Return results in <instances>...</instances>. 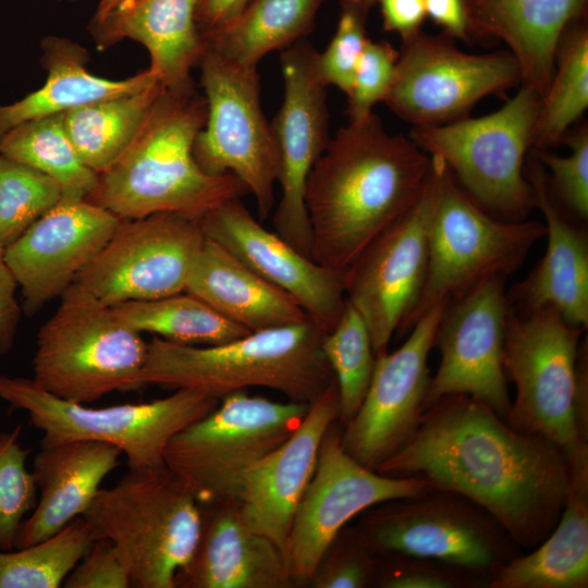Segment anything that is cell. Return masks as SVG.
Listing matches in <instances>:
<instances>
[{
	"label": "cell",
	"instance_id": "6da1fadb",
	"mask_svg": "<svg viewBox=\"0 0 588 588\" xmlns=\"http://www.w3.org/2000/svg\"><path fill=\"white\" fill-rule=\"evenodd\" d=\"M378 473L418 477L486 510L523 550L559 522L567 487L565 455L553 443L511 426L466 394L427 407L411 439Z\"/></svg>",
	"mask_w": 588,
	"mask_h": 588
},
{
	"label": "cell",
	"instance_id": "7a4b0ae2",
	"mask_svg": "<svg viewBox=\"0 0 588 588\" xmlns=\"http://www.w3.org/2000/svg\"><path fill=\"white\" fill-rule=\"evenodd\" d=\"M431 158L411 138L392 135L371 112L330 140L306 183L310 257L344 271L417 200Z\"/></svg>",
	"mask_w": 588,
	"mask_h": 588
},
{
	"label": "cell",
	"instance_id": "3957f363",
	"mask_svg": "<svg viewBox=\"0 0 588 588\" xmlns=\"http://www.w3.org/2000/svg\"><path fill=\"white\" fill-rule=\"evenodd\" d=\"M206 117L207 102L196 87L163 89L125 151L98 174L86 200L120 219L159 212L201 219L249 194L235 175H210L197 164L193 147Z\"/></svg>",
	"mask_w": 588,
	"mask_h": 588
},
{
	"label": "cell",
	"instance_id": "277c9868",
	"mask_svg": "<svg viewBox=\"0 0 588 588\" xmlns=\"http://www.w3.org/2000/svg\"><path fill=\"white\" fill-rule=\"evenodd\" d=\"M324 334L308 319L217 345L155 336L147 343L140 382L143 387L200 390L218 399L260 387L289 401L310 404L334 381L321 347Z\"/></svg>",
	"mask_w": 588,
	"mask_h": 588
},
{
	"label": "cell",
	"instance_id": "5b68a950",
	"mask_svg": "<svg viewBox=\"0 0 588 588\" xmlns=\"http://www.w3.org/2000/svg\"><path fill=\"white\" fill-rule=\"evenodd\" d=\"M584 329L553 307L510 308L502 353L516 388L506 421L539 436L566 456L588 445V363Z\"/></svg>",
	"mask_w": 588,
	"mask_h": 588
},
{
	"label": "cell",
	"instance_id": "8992f818",
	"mask_svg": "<svg viewBox=\"0 0 588 588\" xmlns=\"http://www.w3.org/2000/svg\"><path fill=\"white\" fill-rule=\"evenodd\" d=\"M83 517L96 540L118 548L135 588H175L201 532L198 500L166 464L130 468L99 489Z\"/></svg>",
	"mask_w": 588,
	"mask_h": 588
},
{
	"label": "cell",
	"instance_id": "52a82bcc",
	"mask_svg": "<svg viewBox=\"0 0 588 588\" xmlns=\"http://www.w3.org/2000/svg\"><path fill=\"white\" fill-rule=\"evenodd\" d=\"M430 158L433 191L427 228V273L401 336L430 308L448 305L487 278H507L546 236L542 222L509 221L486 211L460 186L441 158Z\"/></svg>",
	"mask_w": 588,
	"mask_h": 588
},
{
	"label": "cell",
	"instance_id": "ba28073f",
	"mask_svg": "<svg viewBox=\"0 0 588 588\" xmlns=\"http://www.w3.org/2000/svg\"><path fill=\"white\" fill-rule=\"evenodd\" d=\"M146 356L142 334L74 282L38 331L32 379L53 396L87 405L143 388Z\"/></svg>",
	"mask_w": 588,
	"mask_h": 588
},
{
	"label": "cell",
	"instance_id": "9c48e42d",
	"mask_svg": "<svg viewBox=\"0 0 588 588\" xmlns=\"http://www.w3.org/2000/svg\"><path fill=\"white\" fill-rule=\"evenodd\" d=\"M364 513L357 530L375 553L434 561L480 588L523 553L493 516L453 491L433 488Z\"/></svg>",
	"mask_w": 588,
	"mask_h": 588
},
{
	"label": "cell",
	"instance_id": "30bf717a",
	"mask_svg": "<svg viewBox=\"0 0 588 588\" xmlns=\"http://www.w3.org/2000/svg\"><path fill=\"white\" fill-rule=\"evenodd\" d=\"M540 105L541 97L522 85L498 111L442 125L413 126L409 138L427 155L441 158L486 211L522 221L536 207L524 158Z\"/></svg>",
	"mask_w": 588,
	"mask_h": 588
},
{
	"label": "cell",
	"instance_id": "8fae6325",
	"mask_svg": "<svg viewBox=\"0 0 588 588\" xmlns=\"http://www.w3.org/2000/svg\"><path fill=\"white\" fill-rule=\"evenodd\" d=\"M0 399L24 411L42 432L41 446L97 441L118 448L130 468L164 464L172 437L217 407L220 399L195 389L137 404L89 407L61 400L33 379L0 375Z\"/></svg>",
	"mask_w": 588,
	"mask_h": 588
},
{
	"label": "cell",
	"instance_id": "7c38bea8",
	"mask_svg": "<svg viewBox=\"0 0 588 588\" xmlns=\"http://www.w3.org/2000/svg\"><path fill=\"white\" fill-rule=\"evenodd\" d=\"M308 407L249 395L246 390L229 393L209 414L172 437L164 464L199 503L236 501L249 469L293 433Z\"/></svg>",
	"mask_w": 588,
	"mask_h": 588
},
{
	"label": "cell",
	"instance_id": "4fadbf2b",
	"mask_svg": "<svg viewBox=\"0 0 588 588\" xmlns=\"http://www.w3.org/2000/svg\"><path fill=\"white\" fill-rule=\"evenodd\" d=\"M197 66L207 117L194 158L207 174L238 177L265 220L274 205L279 154L262 110L257 66L230 61L206 46Z\"/></svg>",
	"mask_w": 588,
	"mask_h": 588
},
{
	"label": "cell",
	"instance_id": "5bb4252c",
	"mask_svg": "<svg viewBox=\"0 0 588 588\" xmlns=\"http://www.w3.org/2000/svg\"><path fill=\"white\" fill-rule=\"evenodd\" d=\"M517 83L519 68L509 50L467 53L444 34L419 32L403 42L383 102L414 126L442 125L466 118L480 99Z\"/></svg>",
	"mask_w": 588,
	"mask_h": 588
},
{
	"label": "cell",
	"instance_id": "9a60e30c",
	"mask_svg": "<svg viewBox=\"0 0 588 588\" xmlns=\"http://www.w3.org/2000/svg\"><path fill=\"white\" fill-rule=\"evenodd\" d=\"M333 425L322 439L287 538L285 553L293 583H310L341 530L358 514L436 488L422 478L391 477L367 468L344 450Z\"/></svg>",
	"mask_w": 588,
	"mask_h": 588
},
{
	"label": "cell",
	"instance_id": "2e32d148",
	"mask_svg": "<svg viewBox=\"0 0 588 588\" xmlns=\"http://www.w3.org/2000/svg\"><path fill=\"white\" fill-rule=\"evenodd\" d=\"M205 240L200 219L181 213L121 219L75 282L110 307L177 294Z\"/></svg>",
	"mask_w": 588,
	"mask_h": 588
},
{
	"label": "cell",
	"instance_id": "e0dca14e",
	"mask_svg": "<svg viewBox=\"0 0 588 588\" xmlns=\"http://www.w3.org/2000/svg\"><path fill=\"white\" fill-rule=\"evenodd\" d=\"M317 54L307 40L281 51L283 99L270 122L279 154L281 188L272 218L274 232L309 257L311 234L305 205L306 183L330 140L327 86L317 72Z\"/></svg>",
	"mask_w": 588,
	"mask_h": 588
},
{
	"label": "cell",
	"instance_id": "ac0fdd59",
	"mask_svg": "<svg viewBox=\"0 0 588 588\" xmlns=\"http://www.w3.org/2000/svg\"><path fill=\"white\" fill-rule=\"evenodd\" d=\"M445 306L421 315L395 351L376 355L365 397L341 434L344 450L367 468L377 470L420 422L431 381L428 357Z\"/></svg>",
	"mask_w": 588,
	"mask_h": 588
},
{
	"label": "cell",
	"instance_id": "d6986e66",
	"mask_svg": "<svg viewBox=\"0 0 588 588\" xmlns=\"http://www.w3.org/2000/svg\"><path fill=\"white\" fill-rule=\"evenodd\" d=\"M430 169L414 205L377 236L344 271L346 299L366 321L376 355L401 336L426 279L427 228L432 199Z\"/></svg>",
	"mask_w": 588,
	"mask_h": 588
},
{
	"label": "cell",
	"instance_id": "ffe728a7",
	"mask_svg": "<svg viewBox=\"0 0 588 588\" xmlns=\"http://www.w3.org/2000/svg\"><path fill=\"white\" fill-rule=\"evenodd\" d=\"M505 280L487 278L445 306L434 338L440 363L425 409L445 395L466 394L506 418L512 401L502 364L511 308Z\"/></svg>",
	"mask_w": 588,
	"mask_h": 588
},
{
	"label": "cell",
	"instance_id": "44dd1931",
	"mask_svg": "<svg viewBox=\"0 0 588 588\" xmlns=\"http://www.w3.org/2000/svg\"><path fill=\"white\" fill-rule=\"evenodd\" d=\"M121 219L86 199H63L4 249L21 289L23 309L33 315L60 297L95 259Z\"/></svg>",
	"mask_w": 588,
	"mask_h": 588
},
{
	"label": "cell",
	"instance_id": "7402d4cb",
	"mask_svg": "<svg viewBox=\"0 0 588 588\" xmlns=\"http://www.w3.org/2000/svg\"><path fill=\"white\" fill-rule=\"evenodd\" d=\"M200 222L207 237L289 294L322 331L336 324L346 303L344 273L318 264L267 230L241 198L223 203Z\"/></svg>",
	"mask_w": 588,
	"mask_h": 588
},
{
	"label": "cell",
	"instance_id": "603a6c76",
	"mask_svg": "<svg viewBox=\"0 0 588 588\" xmlns=\"http://www.w3.org/2000/svg\"><path fill=\"white\" fill-rule=\"evenodd\" d=\"M339 415L334 380L309 404L293 433L244 478L235 501L242 517L284 551L296 509L315 471L322 439Z\"/></svg>",
	"mask_w": 588,
	"mask_h": 588
},
{
	"label": "cell",
	"instance_id": "cb8c5ba5",
	"mask_svg": "<svg viewBox=\"0 0 588 588\" xmlns=\"http://www.w3.org/2000/svg\"><path fill=\"white\" fill-rule=\"evenodd\" d=\"M525 175L536 207L544 218L547 247L541 260L526 279L507 294L510 306L518 311L555 308L571 324L588 327V235L572 224L553 198L543 167L532 158Z\"/></svg>",
	"mask_w": 588,
	"mask_h": 588
},
{
	"label": "cell",
	"instance_id": "d4e9b609",
	"mask_svg": "<svg viewBox=\"0 0 588 588\" xmlns=\"http://www.w3.org/2000/svg\"><path fill=\"white\" fill-rule=\"evenodd\" d=\"M201 505V532L191 562L177 574L184 588H286L293 583L286 553L253 529L236 502Z\"/></svg>",
	"mask_w": 588,
	"mask_h": 588
},
{
	"label": "cell",
	"instance_id": "484cf974",
	"mask_svg": "<svg viewBox=\"0 0 588 588\" xmlns=\"http://www.w3.org/2000/svg\"><path fill=\"white\" fill-rule=\"evenodd\" d=\"M198 0H124L87 29L99 50L131 39L150 58L148 70L167 90L195 88L192 70L205 49L195 12Z\"/></svg>",
	"mask_w": 588,
	"mask_h": 588
},
{
	"label": "cell",
	"instance_id": "4316f807",
	"mask_svg": "<svg viewBox=\"0 0 588 588\" xmlns=\"http://www.w3.org/2000/svg\"><path fill=\"white\" fill-rule=\"evenodd\" d=\"M469 35L503 41L520 83L544 96L566 27L586 16L587 0H464Z\"/></svg>",
	"mask_w": 588,
	"mask_h": 588
},
{
	"label": "cell",
	"instance_id": "83f0119b",
	"mask_svg": "<svg viewBox=\"0 0 588 588\" xmlns=\"http://www.w3.org/2000/svg\"><path fill=\"white\" fill-rule=\"evenodd\" d=\"M121 454L97 441L41 446L32 471L39 499L23 520L14 549L45 540L83 516L103 479L119 466Z\"/></svg>",
	"mask_w": 588,
	"mask_h": 588
},
{
	"label": "cell",
	"instance_id": "f1b7e54d",
	"mask_svg": "<svg viewBox=\"0 0 588 588\" xmlns=\"http://www.w3.org/2000/svg\"><path fill=\"white\" fill-rule=\"evenodd\" d=\"M565 458L568 480L558 524L528 554L505 564L488 588L588 587V445Z\"/></svg>",
	"mask_w": 588,
	"mask_h": 588
},
{
	"label": "cell",
	"instance_id": "f546056e",
	"mask_svg": "<svg viewBox=\"0 0 588 588\" xmlns=\"http://www.w3.org/2000/svg\"><path fill=\"white\" fill-rule=\"evenodd\" d=\"M184 292L249 332L309 319L289 294L207 236L191 266Z\"/></svg>",
	"mask_w": 588,
	"mask_h": 588
},
{
	"label": "cell",
	"instance_id": "4dcf8cb0",
	"mask_svg": "<svg viewBox=\"0 0 588 588\" xmlns=\"http://www.w3.org/2000/svg\"><path fill=\"white\" fill-rule=\"evenodd\" d=\"M40 50L46 81L22 99L0 103V137L23 122L137 91L158 81L148 69L119 81L97 76L87 71L88 51L66 37L46 36L40 41Z\"/></svg>",
	"mask_w": 588,
	"mask_h": 588
},
{
	"label": "cell",
	"instance_id": "1f68e13d",
	"mask_svg": "<svg viewBox=\"0 0 588 588\" xmlns=\"http://www.w3.org/2000/svg\"><path fill=\"white\" fill-rule=\"evenodd\" d=\"M326 0H250L228 25L204 34L205 46L225 59L257 66L268 53L305 40Z\"/></svg>",
	"mask_w": 588,
	"mask_h": 588
},
{
	"label": "cell",
	"instance_id": "d6a6232c",
	"mask_svg": "<svg viewBox=\"0 0 588 588\" xmlns=\"http://www.w3.org/2000/svg\"><path fill=\"white\" fill-rule=\"evenodd\" d=\"M163 89L155 81L137 91L64 112V128L82 162L98 174L114 163L132 143Z\"/></svg>",
	"mask_w": 588,
	"mask_h": 588
},
{
	"label": "cell",
	"instance_id": "836d02e7",
	"mask_svg": "<svg viewBox=\"0 0 588 588\" xmlns=\"http://www.w3.org/2000/svg\"><path fill=\"white\" fill-rule=\"evenodd\" d=\"M63 113L14 126L0 137V155L51 177L59 184L63 199H87L97 186L98 173L76 154L64 128Z\"/></svg>",
	"mask_w": 588,
	"mask_h": 588
},
{
	"label": "cell",
	"instance_id": "e575fe53",
	"mask_svg": "<svg viewBox=\"0 0 588 588\" xmlns=\"http://www.w3.org/2000/svg\"><path fill=\"white\" fill-rule=\"evenodd\" d=\"M112 310L140 334L149 332L175 343L217 345L249 333L187 292L128 301L113 306Z\"/></svg>",
	"mask_w": 588,
	"mask_h": 588
},
{
	"label": "cell",
	"instance_id": "d590c367",
	"mask_svg": "<svg viewBox=\"0 0 588 588\" xmlns=\"http://www.w3.org/2000/svg\"><path fill=\"white\" fill-rule=\"evenodd\" d=\"M588 107V27L586 16L563 33L550 85L541 98L531 134V149H549L562 143L568 127Z\"/></svg>",
	"mask_w": 588,
	"mask_h": 588
},
{
	"label": "cell",
	"instance_id": "8d00e7d4",
	"mask_svg": "<svg viewBox=\"0 0 588 588\" xmlns=\"http://www.w3.org/2000/svg\"><path fill=\"white\" fill-rule=\"evenodd\" d=\"M96 540L83 516L30 546L0 550V588H59Z\"/></svg>",
	"mask_w": 588,
	"mask_h": 588
},
{
	"label": "cell",
	"instance_id": "74e56055",
	"mask_svg": "<svg viewBox=\"0 0 588 588\" xmlns=\"http://www.w3.org/2000/svg\"><path fill=\"white\" fill-rule=\"evenodd\" d=\"M321 347L334 375L339 418L345 425L365 397L376 362L369 328L347 299L336 324L323 335Z\"/></svg>",
	"mask_w": 588,
	"mask_h": 588
},
{
	"label": "cell",
	"instance_id": "f35d334b",
	"mask_svg": "<svg viewBox=\"0 0 588 588\" xmlns=\"http://www.w3.org/2000/svg\"><path fill=\"white\" fill-rule=\"evenodd\" d=\"M61 198L51 177L0 155V248L15 242Z\"/></svg>",
	"mask_w": 588,
	"mask_h": 588
},
{
	"label": "cell",
	"instance_id": "ab89813d",
	"mask_svg": "<svg viewBox=\"0 0 588 588\" xmlns=\"http://www.w3.org/2000/svg\"><path fill=\"white\" fill-rule=\"evenodd\" d=\"M22 426L0 431V550L14 549L26 515L37 503V486L26 467L28 450L20 442Z\"/></svg>",
	"mask_w": 588,
	"mask_h": 588
},
{
	"label": "cell",
	"instance_id": "60d3db41",
	"mask_svg": "<svg viewBox=\"0 0 588 588\" xmlns=\"http://www.w3.org/2000/svg\"><path fill=\"white\" fill-rule=\"evenodd\" d=\"M375 0H340L334 35L317 54V72L322 83L347 95L357 61L368 40L367 22Z\"/></svg>",
	"mask_w": 588,
	"mask_h": 588
},
{
	"label": "cell",
	"instance_id": "b9f144b4",
	"mask_svg": "<svg viewBox=\"0 0 588 588\" xmlns=\"http://www.w3.org/2000/svg\"><path fill=\"white\" fill-rule=\"evenodd\" d=\"M571 152L559 156L548 149H531V156L551 171V185L567 210L581 221L588 218V128L579 127L562 140Z\"/></svg>",
	"mask_w": 588,
	"mask_h": 588
},
{
	"label": "cell",
	"instance_id": "7bdbcfd3",
	"mask_svg": "<svg viewBox=\"0 0 588 588\" xmlns=\"http://www.w3.org/2000/svg\"><path fill=\"white\" fill-rule=\"evenodd\" d=\"M399 51L387 41L368 38L357 61L347 96L348 121H357L383 101L394 79Z\"/></svg>",
	"mask_w": 588,
	"mask_h": 588
},
{
	"label": "cell",
	"instance_id": "ee69618b",
	"mask_svg": "<svg viewBox=\"0 0 588 588\" xmlns=\"http://www.w3.org/2000/svg\"><path fill=\"white\" fill-rule=\"evenodd\" d=\"M333 542L334 550L326 554L310 580L316 588H365L375 584L377 554L364 541L358 530L345 534Z\"/></svg>",
	"mask_w": 588,
	"mask_h": 588
},
{
	"label": "cell",
	"instance_id": "f6af8a7d",
	"mask_svg": "<svg viewBox=\"0 0 588 588\" xmlns=\"http://www.w3.org/2000/svg\"><path fill=\"white\" fill-rule=\"evenodd\" d=\"M375 584L383 588H480L438 562L400 554H377Z\"/></svg>",
	"mask_w": 588,
	"mask_h": 588
},
{
	"label": "cell",
	"instance_id": "bcb514c9",
	"mask_svg": "<svg viewBox=\"0 0 588 588\" xmlns=\"http://www.w3.org/2000/svg\"><path fill=\"white\" fill-rule=\"evenodd\" d=\"M65 588H130L131 576L118 548L97 539L65 578Z\"/></svg>",
	"mask_w": 588,
	"mask_h": 588
},
{
	"label": "cell",
	"instance_id": "7dc6e473",
	"mask_svg": "<svg viewBox=\"0 0 588 588\" xmlns=\"http://www.w3.org/2000/svg\"><path fill=\"white\" fill-rule=\"evenodd\" d=\"M385 32L396 33L403 42L414 38L427 16L425 0H375Z\"/></svg>",
	"mask_w": 588,
	"mask_h": 588
},
{
	"label": "cell",
	"instance_id": "c3c4849f",
	"mask_svg": "<svg viewBox=\"0 0 588 588\" xmlns=\"http://www.w3.org/2000/svg\"><path fill=\"white\" fill-rule=\"evenodd\" d=\"M17 287L4 259V249L0 248V356L8 354L14 344L22 311L16 298Z\"/></svg>",
	"mask_w": 588,
	"mask_h": 588
},
{
	"label": "cell",
	"instance_id": "681fc988",
	"mask_svg": "<svg viewBox=\"0 0 588 588\" xmlns=\"http://www.w3.org/2000/svg\"><path fill=\"white\" fill-rule=\"evenodd\" d=\"M426 14L451 38L468 40L469 25L464 0H425Z\"/></svg>",
	"mask_w": 588,
	"mask_h": 588
},
{
	"label": "cell",
	"instance_id": "f907efd6",
	"mask_svg": "<svg viewBox=\"0 0 588 588\" xmlns=\"http://www.w3.org/2000/svg\"><path fill=\"white\" fill-rule=\"evenodd\" d=\"M250 0H198L195 19L201 35L215 32L232 22Z\"/></svg>",
	"mask_w": 588,
	"mask_h": 588
},
{
	"label": "cell",
	"instance_id": "816d5d0a",
	"mask_svg": "<svg viewBox=\"0 0 588 588\" xmlns=\"http://www.w3.org/2000/svg\"><path fill=\"white\" fill-rule=\"evenodd\" d=\"M124 0H99L93 19H101Z\"/></svg>",
	"mask_w": 588,
	"mask_h": 588
},
{
	"label": "cell",
	"instance_id": "f5cc1de1",
	"mask_svg": "<svg viewBox=\"0 0 588 588\" xmlns=\"http://www.w3.org/2000/svg\"><path fill=\"white\" fill-rule=\"evenodd\" d=\"M58 1H64V0H58ZM66 1H75V0H66Z\"/></svg>",
	"mask_w": 588,
	"mask_h": 588
}]
</instances>
